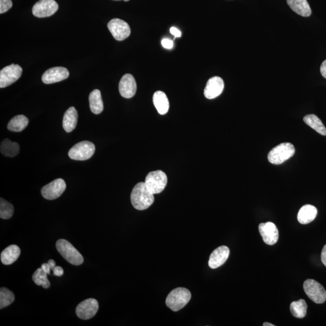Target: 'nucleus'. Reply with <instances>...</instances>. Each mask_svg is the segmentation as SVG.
<instances>
[{"mask_svg": "<svg viewBox=\"0 0 326 326\" xmlns=\"http://www.w3.org/2000/svg\"><path fill=\"white\" fill-rule=\"evenodd\" d=\"M131 201L135 209L144 210L153 204L154 196L147 188L145 183L141 182L136 184L132 190Z\"/></svg>", "mask_w": 326, "mask_h": 326, "instance_id": "1", "label": "nucleus"}, {"mask_svg": "<svg viewBox=\"0 0 326 326\" xmlns=\"http://www.w3.org/2000/svg\"><path fill=\"white\" fill-rule=\"evenodd\" d=\"M189 290L184 288H178L172 290L166 298V305L173 311L182 309L191 298Z\"/></svg>", "mask_w": 326, "mask_h": 326, "instance_id": "2", "label": "nucleus"}, {"mask_svg": "<svg viewBox=\"0 0 326 326\" xmlns=\"http://www.w3.org/2000/svg\"><path fill=\"white\" fill-rule=\"evenodd\" d=\"M295 152V149L293 144L283 143L270 150L267 155V159L273 165H281L293 156Z\"/></svg>", "mask_w": 326, "mask_h": 326, "instance_id": "3", "label": "nucleus"}, {"mask_svg": "<svg viewBox=\"0 0 326 326\" xmlns=\"http://www.w3.org/2000/svg\"><path fill=\"white\" fill-rule=\"evenodd\" d=\"M57 248L59 253L67 261L73 265L78 266L84 262L82 254L65 239H60L57 242Z\"/></svg>", "mask_w": 326, "mask_h": 326, "instance_id": "4", "label": "nucleus"}, {"mask_svg": "<svg viewBox=\"0 0 326 326\" xmlns=\"http://www.w3.org/2000/svg\"><path fill=\"white\" fill-rule=\"evenodd\" d=\"M144 183L152 194H158L162 192L167 185V175L161 171L150 172L147 174Z\"/></svg>", "mask_w": 326, "mask_h": 326, "instance_id": "5", "label": "nucleus"}, {"mask_svg": "<svg viewBox=\"0 0 326 326\" xmlns=\"http://www.w3.org/2000/svg\"><path fill=\"white\" fill-rule=\"evenodd\" d=\"M96 150L94 144L88 141H81L77 143L69 152L71 159L75 160L84 161L93 156Z\"/></svg>", "mask_w": 326, "mask_h": 326, "instance_id": "6", "label": "nucleus"}, {"mask_svg": "<svg viewBox=\"0 0 326 326\" xmlns=\"http://www.w3.org/2000/svg\"><path fill=\"white\" fill-rule=\"evenodd\" d=\"M304 291L310 300L316 304L324 303L326 300V291L323 287L313 279L304 282Z\"/></svg>", "mask_w": 326, "mask_h": 326, "instance_id": "7", "label": "nucleus"}, {"mask_svg": "<svg viewBox=\"0 0 326 326\" xmlns=\"http://www.w3.org/2000/svg\"><path fill=\"white\" fill-rule=\"evenodd\" d=\"M22 73V68L14 64L3 68L0 72V87H7L17 81Z\"/></svg>", "mask_w": 326, "mask_h": 326, "instance_id": "8", "label": "nucleus"}, {"mask_svg": "<svg viewBox=\"0 0 326 326\" xmlns=\"http://www.w3.org/2000/svg\"><path fill=\"white\" fill-rule=\"evenodd\" d=\"M107 28L114 38L119 41L127 39L131 34V29L128 24L119 18L111 20L107 24Z\"/></svg>", "mask_w": 326, "mask_h": 326, "instance_id": "9", "label": "nucleus"}, {"mask_svg": "<svg viewBox=\"0 0 326 326\" xmlns=\"http://www.w3.org/2000/svg\"><path fill=\"white\" fill-rule=\"evenodd\" d=\"M59 6L55 0H40L33 6L32 13L38 18L48 17L58 10Z\"/></svg>", "mask_w": 326, "mask_h": 326, "instance_id": "10", "label": "nucleus"}, {"mask_svg": "<svg viewBox=\"0 0 326 326\" xmlns=\"http://www.w3.org/2000/svg\"><path fill=\"white\" fill-rule=\"evenodd\" d=\"M98 310V301L94 298H88L78 304L76 312L79 318L87 320L96 315Z\"/></svg>", "mask_w": 326, "mask_h": 326, "instance_id": "11", "label": "nucleus"}, {"mask_svg": "<svg viewBox=\"0 0 326 326\" xmlns=\"http://www.w3.org/2000/svg\"><path fill=\"white\" fill-rule=\"evenodd\" d=\"M66 183L64 180H55L52 182L45 186L41 190V194L46 199H56L65 191L66 189Z\"/></svg>", "mask_w": 326, "mask_h": 326, "instance_id": "12", "label": "nucleus"}, {"mask_svg": "<svg viewBox=\"0 0 326 326\" xmlns=\"http://www.w3.org/2000/svg\"><path fill=\"white\" fill-rule=\"evenodd\" d=\"M69 75V70L65 67H53L47 70L43 74L42 81L45 84H54L67 79Z\"/></svg>", "mask_w": 326, "mask_h": 326, "instance_id": "13", "label": "nucleus"}, {"mask_svg": "<svg viewBox=\"0 0 326 326\" xmlns=\"http://www.w3.org/2000/svg\"><path fill=\"white\" fill-rule=\"evenodd\" d=\"M259 233L266 244L273 245L279 239V230L275 224L271 222L261 223L259 226Z\"/></svg>", "mask_w": 326, "mask_h": 326, "instance_id": "14", "label": "nucleus"}, {"mask_svg": "<svg viewBox=\"0 0 326 326\" xmlns=\"http://www.w3.org/2000/svg\"><path fill=\"white\" fill-rule=\"evenodd\" d=\"M119 92L123 97L130 98L135 96L137 91V84L134 76L126 74L120 81Z\"/></svg>", "mask_w": 326, "mask_h": 326, "instance_id": "15", "label": "nucleus"}, {"mask_svg": "<svg viewBox=\"0 0 326 326\" xmlns=\"http://www.w3.org/2000/svg\"><path fill=\"white\" fill-rule=\"evenodd\" d=\"M224 82L220 77L214 76L208 80L204 89V94L208 99H213L223 93Z\"/></svg>", "mask_w": 326, "mask_h": 326, "instance_id": "16", "label": "nucleus"}, {"mask_svg": "<svg viewBox=\"0 0 326 326\" xmlns=\"http://www.w3.org/2000/svg\"><path fill=\"white\" fill-rule=\"evenodd\" d=\"M229 255V248L226 246H221L211 254L208 261V266L211 269H216L222 266L228 259Z\"/></svg>", "mask_w": 326, "mask_h": 326, "instance_id": "17", "label": "nucleus"}, {"mask_svg": "<svg viewBox=\"0 0 326 326\" xmlns=\"http://www.w3.org/2000/svg\"><path fill=\"white\" fill-rule=\"evenodd\" d=\"M318 210L314 206L307 204L303 206L298 211L297 220L301 224H308L314 220L317 216Z\"/></svg>", "mask_w": 326, "mask_h": 326, "instance_id": "18", "label": "nucleus"}, {"mask_svg": "<svg viewBox=\"0 0 326 326\" xmlns=\"http://www.w3.org/2000/svg\"><path fill=\"white\" fill-rule=\"evenodd\" d=\"M292 10L301 16L308 17L311 15L312 10L307 0H287Z\"/></svg>", "mask_w": 326, "mask_h": 326, "instance_id": "19", "label": "nucleus"}, {"mask_svg": "<svg viewBox=\"0 0 326 326\" xmlns=\"http://www.w3.org/2000/svg\"><path fill=\"white\" fill-rule=\"evenodd\" d=\"M78 114L75 107H70L67 110L63 118V125L64 130L67 132L73 131L76 127L78 123Z\"/></svg>", "mask_w": 326, "mask_h": 326, "instance_id": "20", "label": "nucleus"}, {"mask_svg": "<svg viewBox=\"0 0 326 326\" xmlns=\"http://www.w3.org/2000/svg\"><path fill=\"white\" fill-rule=\"evenodd\" d=\"M20 254V248L17 245L9 246L2 251L1 254L2 262L6 265H9V264L14 263L18 259Z\"/></svg>", "mask_w": 326, "mask_h": 326, "instance_id": "21", "label": "nucleus"}, {"mask_svg": "<svg viewBox=\"0 0 326 326\" xmlns=\"http://www.w3.org/2000/svg\"><path fill=\"white\" fill-rule=\"evenodd\" d=\"M153 102L159 115H165L168 112L169 101L164 92H155L153 96Z\"/></svg>", "mask_w": 326, "mask_h": 326, "instance_id": "22", "label": "nucleus"}, {"mask_svg": "<svg viewBox=\"0 0 326 326\" xmlns=\"http://www.w3.org/2000/svg\"><path fill=\"white\" fill-rule=\"evenodd\" d=\"M89 102L91 112L94 115H99L103 110V103L100 91L94 90L89 96Z\"/></svg>", "mask_w": 326, "mask_h": 326, "instance_id": "23", "label": "nucleus"}, {"mask_svg": "<svg viewBox=\"0 0 326 326\" xmlns=\"http://www.w3.org/2000/svg\"><path fill=\"white\" fill-rule=\"evenodd\" d=\"M306 124L321 135H326V128L317 116L315 115H306L303 118Z\"/></svg>", "mask_w": 326, "mask_h": 326, "instance_id": "24", "label": "nucleus"}, {"mask_svg": "<svg viewBox=\"0 0 326 326\" xmlns=\"http://www.w3.org/2000/svg\"><path fill=\"white\" fill-rule=\"evenodd\" d=\"M0 150L3 155L8 157H14L19 153L20 146L17 143L12 142L9 139H5L2 142Z\"/></svg>", "mask_w": 326, "mask_h": 326, "instance_id": "25", "label": "nucleus"}, {"mask_svg": "<svg viewBox=\"0 0 326 326\" xmlns=\"http://www.w3.org/2000/svg\"><path fill=\"white\" fill-rule=\"evenodd\" d=\"M29 124V119L24 115H18L12 118L9 122L8 129L13 132H21Z\"/></svg>", "mask_w": 326, "mask_h": 326, "instance_id": "26", "label": "nucleus"}, {"mask_svg": "<svg viewBox=\"0 0 326 326\" xmlns=\"http://www.w3.org/2000/svg\"><path fill=\"white\" fill-rule=\"evenodd\" d=\"M307 305L305 300L300 299L290 304V310L294 317L303 318L306 315Z\"/></svg>", "mask_w": 326, "mask_h": 326, "instance_id": "27", "label": "nucleus"}, {"mask_svg": "<svg viewBox=\"0 0 326 326\" xmlns=\"http://www.w3.org/2000/svg\"><path fill=\"white\" fill-rule=\"evenodd\" d=\"M47 273H45L41 267L35 270L32 279L35 284L38 286H42L44 288L47 289L50 287V283L47 278Z\"/></svg>", "mask_w": 326, "mask_h": 326, "instance_id": "28", "label": "nucleus"}, {"mask_svg": "<svg viewBox=\"0 0 326 326\" xmlns=\"http://www.w3.org/2000/svg\"><path fill=\"white\" fill-rule=\"evenodd\" d=\"M15 295L12 292L6 288H2L0 290V309L10 305L14 302Z\"/></svg>", "mask_w": 326, "mask_h": 326, "instance_id": "29", "label": "nucleus"}, {"mask_svg": "<svg viewBox=\"0 0 326 326\" xmlns=\"http://www.w3.org/2000/svg\"><path fill=\"white\" fill-rule=\"evenodd\" d=\"M0 201V218L3 220L10 219L14 214L13 205L4 199L1 198Z\"/></svg>", "mask_w": 326, "mask_h": 326, "instance_id": "30", "label": "nucleus"}, {"mask_svg": "<svg viewBox=\"0 0 326 326\" xmlns=\"http://www.w3.org/2000/svg\"><path fill=\"white\" fill-rule=\"evenodd\" d=\"M11 0H0V14H4L12 7Z\"/></svg>", "mask_w": 326, "mask_h": 326, "instance_id": "31", "label": "nucleus"}, {"mask_svg": "<svg viewBox=\"0 0 326 326\" xmlns=\"http://www.w3.org/2000/svg\"><path fill=\"white\" fill-rule=\"evenodd\" d=\"M161 44L165 48L171 49L173 47L174 43L171 39L165 38L162 40Z\"/></svg>", "mask_w": 326, "mask_h": 326, "instance_id": "32", "label": "nucleus"}, {"mask_svg": "<svg viewBox=\"0 0 326 326\" xmlns=\"http://www.w3.org/2000/svg\"><path fill=\"white\" fill-rule=\"evenodd\" d=\"M53 270V275L61 277L63 275L64 269L61 266H56L55 267Z\"/></svg>", "mask_w": 326, "mask_h": 326, "instance_id": "33", "label": "nucleus"}, {"mask_svg": "<svg viewBox=\"0 0 326 326\" xmlns=\"http://www.w3.org/2000/svg\"><path fill=\"white\" fill-rule=\"evenodd\" d=\"M170 32L172 35L175 37H178L180 38L181 36V32L180 30H178L176 27H172L170 29Z\"/></svg>", "mask_w": 326, "mask_h": 326, "instance_id": "34", "label": "nucleus"}, {"mask_svg": "<svg viewBox=\"0 0 326 326\" xmlns=\"http://www.w3.org/2000/svg\"><path fill=\"white\" fill-rule=\"evenodd\" d=\"M320 72L321 75L326 79V60L322 62L320 67Z\"/></svg>", "mask_w": 326, "mask_h": 326, "instance_id": "35", "label": "nucleus"}, {"mask_svg": "<svg viewBox=\"0 0 326 326\" xmlns=\"http://www.w3.org/2000/svg\"><path fill=\"white\" fill-rule=\"evenodd\" d=\"M321 261L324 265L326 267V245H324L321 252Z\"/></svg>", "mask_w": 326, "mask_h": 326, "instance_id": "36", "label": "nucleus"}, {"mask_svg": "<svg viewBox=\"0 0 326 326\" xmlns=\"http://www.w3.org/2000/svg\"><path fill=\"white\" fill-rule=\"evenodd\" d=\"M41 268L44 270L45 273H47L48 275H50L51 269L48 263H43L41 265Z\"/></svg>", "mask_w": 326, "mask_h": 326, "instance_id": "37", "label": "nucleus"}, {"mask_svg": "<svg viewBox=\"0 0 326 326\" xmlns=\"http://www.w3.org/2000/svg\"><path fill=\"white\" fill-rule=\"evenodd\" d=\"M48 263L52 270H53L55 267H56V262L53 260H49Z\"/></svg>", "mask_w": 326, "mask_h": 326, "instance_id": "38", "label": "nucleus"}, {"mask_svg": "<svg viewBox=\"0 0 326 326\" xmlns=\"http://www.w3.org/2000/svg\"><path fill=\"white\" fill-rule=\"evenodd\" d=\"M263 326H275V324H273L271 323H269V322H264L263 324Z\"/></svg>", "mask_w": 326, "mask_h": 326, "instance_id": "39", "label": "nucleus"}, {"mask_svg": "<svg viewBox=\"0 0 326 326\" xmlns=\"http://www.w3.org/2000/svg\"><path fill=\"white\" fill-rule=\"evenodd\" d=\"M114 1H121V0H114ZM124 1L127 2L130 1V0H124Z\"/></svg>", "mask_w": 326, "mask_h": 326, "instance_id": "40", "label": "nucleus"}]
</instances>
